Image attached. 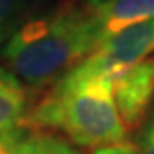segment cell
<instances>
[{
    "instance_id": "6da1fadb",
    "label": "cell",
    "mask_w": 154,
    "mask_h": 154,
    "mask_svg": "<svg viewBox=\"0 0 154 154\" xmlns=\"http://www.w3.org/2000/svg\"><path fill=\"white\" fill-rule=\"evenodd\" d=\"M101 28L89 0H63L21 22L2 48L4 69L31 88H48L96 48Z\"/></svg>"
},
{
    "instance_id": "7a4b0ae2",
    "label": "cell",
    "mask_w": 154,
    "mask_h": 154,
    "mask_svg": "<svg viewBox=\"0 0 154 154\" xmlns=\"http://www.w3.org/2000/svg\"><path fill=\"white\" fill-rule=\"evenodd\" d=\"M111 77L81 62L28 106L21 125L34 132L60 130L81 147H103L125 140L111 91Z\"/></svg>"
},
{
    "instance_id": "3957f363",
    "label": "cell",
    "mask_w": 154,
    "mask_h": 154,
    "mask_svg": "<svg viewBox=\"0 0 154 154\" xmlns=\"http://www.w3.org/2000/svg\"><path fill=\"white\" fill-rule=\"evenodd\" d=\"M151 51H154V19L103 38L82 62L115 81L122 72L146 58Z\"/></svg>"
},
{
    "instance_id": "277c9868",
    "label": "cell",
    "mask_w": 154,
    "mask_h": 154,
    "mask_svg": "<svg viewBox=\"0 0 154 154\" xmlns=\"http://www.w3.org/2000/svg\"><path fill=\"white\" fill-rule=\"evenodd\" d=\"M111 91L125 128H135L154 101V57H146L122 72Z\"/></svg>"
},
{
    "instance_id": "5b68a950",
    "label": "cell",
    "mask_w": 154,
    "mask_h": 154,
    "mask_svg": "<svg viewBox=\"0 0 154 154\" xmlns=\"http://www.w3.org/2000/svg\"><path fill=\"white\" fill-rule=\"evenodd\" d=\"M89 5L101 28V39L154 19V0H89Z\"/></svg>"
},
{
    "instance_id": "8992f818",
    "label": "cell",
    "mask_w": 154,
    "mask_h": 154,
    "mask_svg": "<svg viewBox=\"0 0 154 154\" xmlns=\"http://www.w3.org/2000/svg\"><path fill=\"white\" fill-rule=\"evenodd\" d=\"M29 106L28 91L12 72L0 67V137L19 128Z\"/></svg>"
},
{
    "instance_id": "52a82bcc",
    "label": "cell",
    "mask_w": 154,
    "mask_h": 154,
    "mask_svg": "<svg viewBox=\"0 0 154 154\" xmlns=\"http://www.w3.org/2000/svg\"><path fill=\"white\" fill-rule=\"evenodd\" d=\"M0 154H39V132L21 125L0 137Z\"/></svg>"
},
{
    "instance_id": "ba28073f",
    "label": "cell",
    "mask_w": 154,
    "mask_h": 154,
    "mask_svg": "<svg viewBox=\"0 0 154 154\" xmlns=\"http://www.w3.org/2000/svg\"><path fill=\"white\" fill-rule=\"evenodd\" d=\"M29 7V0H0V33L11 36L21 24Z\"/></svg>"
},
{
    "instance_id": "9c48e42d",
    "label": "cell",
    "mask_w": 154,
    "mask_h": 154,
    "mask_svg": "<svg viewBox=\"0 0 154 154\" xmlns=\"http://www.w3.org/2000/svg\"><path fill=\"white\" fill-rule=\"evenodd\" d=\"M39 154H81L69 140L39 132Z\"/></svg>"
},
{
    "instance_id": "30bf717a",
    "label": "cell",
    "mask_w": 154,
    "mask_h": 154,
    "mask_svg": "<svg viewBox=\"0 0 154 154\" xmlns=\"http://www.w3.org/2000/svg\"><path fill=\"white\" fill-rule=\"evenodd\" d=\"M137 149L139 154H154V111L151 113L147 123L144 127Z\"/></svg>"
},
{
    "instance_id": "8fae6325",
    "label": "cell",
    "mask_w": 154,
    "mask_h": 154,
    "mask_svg": "<svg viewBox=\"0 0 154 154\" xmlns=\"http://www.w3.org/2000/svg\"><path fill=\"white\" fill-rule=\"evenodd\" d=\"M91 154H139L137 146H134L132 142H116L111 146H103V147H96Z\"/></svg>"
},
{
    "instance_id": "7c38bea8",
    "label": "cell",
    "mask_w": 154,
    "mask_h": 154,
    "mask_svg": "<svg viewBox=\"0 0 154 154\" xmlns=\"http://www.w3.org/2000/svg\"><path fill=\"white\" fill-rule=\"evenodd\" d=\"M9 38V34H5V33H0V46H2V45L5 43V39Z\"/></svg>"
}]
</instances>
